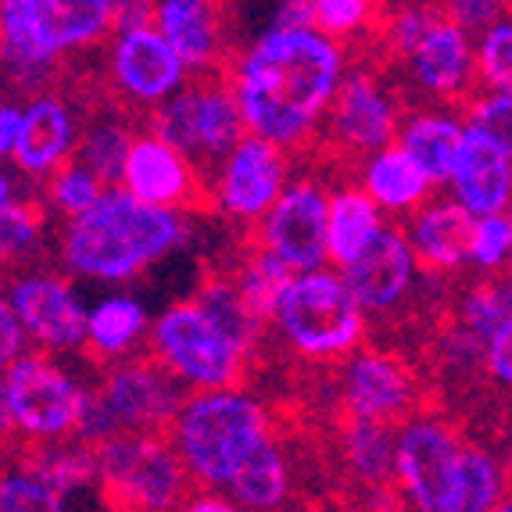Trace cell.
<instances>
[{
	"label": "cell",
	"mask_w": 512,
	"mask_h": 512,
	"mask_svg": "<svg viewBox=\"0 0 512 512\" xmlns=\"http://www.w3.org/2000/svg\"><path fill=\"white\" fill-rule=\"evenodd\" d=\"M437 11L448 22H455L466 36H473L502 22L505 11H509V0H437Z\"/></svg>",
	"instance_id": "f6af8a7d"
},
{
	"label": "cell",
	"mask_w": 512,
	"mask_h": 512,
	"mask_svg": "<svg viewBox=\"0 0 512 512\" xmlns=\"http://www.w3.org/2000/svg\"><path fill=\"white\" fill-rule=\"evenodd\" d=\"M133 129L122 122V115H94L86 122V129H79L76 140V162H83L94 172L104 187H119L122 165H126V151L133 144Z\"/></svg>",
	"instance_id": "d6a6232c"
},
{
	"label": "cell",
	"mask_w": 512,
	"mask_h": 512,
	"mask_svg": "<svg viewBox=\"0 0 512 512\" xmlns=\"http://www.w3.org/2000/svg\"><path fill=\"white\" fill-rule=\"evenodd\" d=\"M312 29L333 43L355 40L376 22V0H308Z\"/></svg>",
	"instance_id": "f35d334b"
},
{
	"label": "cell",
	"mask_w": 512,
	"mask_h": 512,
	"mask_svg": "<svg viewBox=\"0 0 512 512\" xmlns=\"http://www.w3.org/2000/svg\"><path fill=\"white\" fill-rule=\"evenodd\" d=\"M405 219L409 222L402 226V233L423 273H459V269L470 265L466 258H470V233L477 215L466 212L459 201H452V197H427Z\"/></svg>",
	"instance_id": "603a6c76"
},
{
	"label": "cell",
	"mask_w": 512,
	"mask_h": 512,
	"mask_svg": "<svg viewBox=\"0 0 512 512\" xmlns=\"http://www.w3.org/2000/svg\"><path fill=\"white\" fill-rule=\"evenodd\" d=\"M512 255V219L509 212L495 215H477L470 233V258L466 262L480 269L484 276H495L509 269Z\"/></svg>",
	"instance_id": "60d3db41"
},
{
	"label": "cell",
	"mask_w": 512,
	"mask_h": 512,
	"mask_svg": "<svg viewBox=\"0 0 512 512\" xmlns=\"http://www.w3.org/2000/svg\"><path fill=\"white\" fill-rule=\"evenodd\" d=\"M11 197H15V183H11V176H4V172H0V205H4V201H11Z\"/></svg>",
	"instance_id": "816d5d0a"
},
{
	"label": "cell",
	"mask_w": 512,
	"mask_h": 512,
	"mask_svg": "<svg viewBox=\"0 0 512 512\" xmlns=\"http://www.w3.org/2000/svg\"><path fill=\"white\" fill-rule=\"evenodd\" d=\"M341 409L344 416L373 423H402L419 409V387L412 369L391 351H351L341 359Z\"/></svg>",
	"instance_id": "ac0fdd59"
},
{
	"label": "cell",
	"mask_w": 512,
	"mask_h": 512,
	"mask_svg": "<svg viewBox=\"0 0 512 512\" xmlns=\"http://www.w3.org/2000/svg\"><path fill=\"white\" fill-rule=\"evenodd\" d=\"M194 301L205 308L208 316L215 319V326H219L230 341H237L240 348L248 351V355L258 348V341H262V333H265V323H258V319L248 312V305L240 301L230 273H212V276H208V280L197 287Z\"/></svg>",
	"instance_id": "e575fe53"
},
{
	"label": "cell",
	"mask_w": 512,
	"mask_h": 512,
	"mask_svg": "<svg viewBox=\"0 0 512 512\" xmlns=\"http://www.w3.org/2000/svg\"><path fill=\"white\" fill-rule=\"evenodd\" d=\"M151 26L162 33L187 72L205 76L219 69L226 51V29L215 0H151Z\"/></svg>",
	"instance_id": "cb8c5ba5"
},
{
	"label": "cell",
	"mask_w": 512,
	"mask_h": 512,
	"mask_svg": "<svg viewBox=\"0 0 512 512\" xmlns=\"http://www.w3.org/2000/svg\"><path fill=\"white\" fill-rule=\"evenodd\" d=\"M480 373L487 380H495L498 387H509L512 380V330L498 333L484 344V355H480Z\"/></svg>",
	"instance_id": "bcb514c9"
},
{
	"label": "cell",
	"mask_w": 512,
	"mask_h": 512,
	"mask_svg": "<svg viewBox=\"0 0 512 512\" xmlns=\"http://www.w3.org/2000/svg\"><path fill=\"white\" fill-rule=\"evenodd\" d=\"M151 355L190 391L240 387L248 376V351L215 326L194 298L176 301L147 326Z\"/></svg>",
	"instance_id": "52a82bcc"
},
{
	"label": "cell",
	"mask_w": 512,
	"mask_h": 512,
	"mask_svg": "<svg viewBox=\"0 0 512 512\" xmlns=\"http://www.w3.org/2000/svg\"><path fill=\"white\" fill-rule=\"evenodd\" d=\"M344 287L351 298L359 301V308L369 316H394L412 301L419 287V262L412 255L409 240H405L398 222H384L376 237L369 240L359 255L344 262L341 269Z\"/></svg>",
	"instance_id": "4fadbf2b"
},
{
	"label": "cell",
	"mask_w": 512,
	"mask_h": 512,
	"mask_svg": "<svg viewBox=\"0 0 512 512\" xmlns=\"http://www.w3.org/2000/svg\"><path fill=\"white\" fill-rule=\"evenodd\" d=\"M108 76L115 94L129 108L151 111L165 97L176 94L190 79V72L176 58V51L162 40V33L151 22H144V26H129L115 33L108 54Z\"/></svg>",
	"instance_id": "9a60e30c"
},
{
	"label": "cell",
	"mask_w": 512,
	"mask_h": 512,
	"mask_svg": "<svg viewBox=\"0 0 512 512\" xmlns=\"http://www.w3.org/2000/svg\"><path fill=\"white\" fill-rule=\"evenodd\" d=\"M8 305L15 308L18 323L29 341L43 348V355H65L83 348L86 305L72 291L65 276L54 273H18L8 283Z\"/></svg>",
	"instance_id": "e0dca14e"
},
{
	"label": "cell",
	"mask_w": 512,
	"mask_h": 512,
	"mask_svg": "<svg viewBox=\"0 0 512 512\" xmlns=\"http://www.w3.org/2000/svg\"><path fill=\"white\" fill-rule=\"evenodd\" d=\"M76 140L79 122L69 104L54 94H40L26 108H18L11 162L18 165V172H26L29 180H47L58 165H65L76 154Z\"/></svg>",
	"instance_id": "7402d4cb"
},
{
	"label": "cell",
	"mask_w": 512,
	"mask_h": 512,
	"mask_svg": "<svg viewBox=\"0 0 512 512\" xmlns=\"http://www.w3.org/2000/svg\"><path fill=\"white\" fill-rule=\"evenodd\" d=\"M402 111L391 90L373 72H344L330 108H326V144L351 158H366L380 147L394 144Z\"/></svg>",
	"instance_id": "2e32d148"
},
{
	"label": "cell",
	"mask_w": 512,
	"mask_h": 512,
	"mask_svg": "<svg viewBox=\"0 0 512 512\" xmlns=\"http://www.w3.org/2000/svg\"><path fill=\"white\" fill-rule=\"evenodd\" d=\"M0 512H69V502L26 462L0 470Z\"/></svg>",
	"instance_id": "8d00e7d4"
},
{
	"label": "cell",
	"mask_w": 512,
	"mask_h": 512,
	"mask_svg": "<svg viewBox=\"0 0 512 512\" xmlns=\"http://www.w3.org/2000/svg\"><path fill=\"white\" fill-rule=\"evenodd\" d=\"M43 240L40 201H4L0 205V265H18Z\"/></svg>",
	"instance_id": "74e56055"
},
{
	"label": "cell",
	"mask_w": 512,
	"mask_h": 512,
	"mask_svg": "<svg viewBox=\"0 0 512 512\" xmlns=\"http://www.w3.org/2000/svg\"><path fill=\"white\" fill-rule=\"evenodd\" d=\"M341 459L366 491L384 495L394 484V423L344 416Z\"/></svg>",
	"instance_id": "f546056e"
},
{
	"label": "cell",
	"mask_w": 512,
	"mask_h": 512,
	"mask_svg": "<svg viewBox=\"0 0 512 512\" xmlns=\"http://www.w3.org/2000/svg\"><path fill=\"white\" fill-rule=\"evenodd\" d=\"M505 498V462L480 444H462L459 477L444 512H495Z\"/></svg>",
	"instance_id": "4dcf8cb0"
},
{
	"label": "cell",
	"mask_w": 512,
	"mask_h": 512,
	"mask_svg": "<svg viewBox=\"0 0 512 512\" xmlns=\"http://www.w3.org/2000/svg\"><path fill=\"white\" fill-rule=\"evenodd\" d=\"M462 129L466 122H459L452 108H419L412 115H405L398 122V133H394V144L409 154L412 162L423 169L434 187L448 183V172H452L455 151H459Z\"/></svg>",
	"instance_id": "d4e9b609"
},
{
	"label": "cell",
	"mask_w": 512,
	"mask_h": 512,
	"mask_svg": "<svg viewBox=\"0 0 512 512\" xmlns=\"http://www.w3.org/2000/svg\"><path fill=\"white\" fill-rule=\"evenodd\" d=\"M495 512H512V509H509V498H505V502H498V505H495Z\"/></svg>",
	"instance_id": "f5cc1de1"
},
{
	"label": "cell",
	"mask_w": 512,
	"mask_h": 512,
	"mask_svg": "<svg viewBox=\"0 0 512 512\" xmlns=\"http://www.w3.org/2000/svg\"><path fill=\"white\" fill-rule=\"evenodd\" d=\"M115 33L111 0H0V65L18 86L40 90L65 54Z\"/></svg>",
	"instance_id": "277c9868"
},
{
	"label": "cell",
	"mask_w": 512,
	"mask_h": 512,
	"mask_svg": "<svg viewBox=\"0 0 512 512\" xmlns=\"http://www.w3.org/2000/svg\"><path fill=\"white\" fill-rule=\"evenodd\" d=\"M294 495L291 459L283 452L276 434L251 455L237 470V477L226 484V498L237 502L244 512H280Z\"/></svg>",
	"instance_id": "83f0119b"
},
{
	"label": "cell",
	"mask_w": 512,
	"mask_h": 512,
	"mask_svg": "<svg viewBox=\"0 0 512 512\" xmlns=\"http://www.w3.org/2000/svg\"><path fill=\"white\" fill-rule=\"evenodd\" d=\"M452 201H459L470 215L509 212L512 201V140H502L480 126L462 129L448 183Z\"/></svg>",
	"instance_id": "d6986e66"
},
{
	"label": "cell",
	"mask_w": 512,
	"mask_h": 512,
	"mask_svg": "<svg viewBox=\"0 0 512 512\" xmlns=\"http://www.w3.org/2000/svg\"><path fill=\"white\" fill-rule=\"evenodd\" d=\"M101 190H104V183L97 180L83 162H76V158H69V162L58 165V169L47 176V201H51L54 212H61L65 219L86 212V208L101 197Z\"/></svg>",
	"instance_id": "b9f144b4"
},
{
	"label": "cell",
	"mask_w": 512,
	"mask_h": 512,
	"mask_svg": "<svg viewBox=\"0 0 512 512\" xmlns=\"http://www.w3.org/2000/svg\"><path fill=\"white\" fill-rule=\"evenodd\" d=\"M402 61L409 65L412 86L434 104H462L477 86V79H473V36H466L444 15L430 22L423 40Z\"/></svg>",
	"instance_id": "44dd1931"
},
{
	"label": "cell",
	"mask_w": 512,
	"mask_h": 512,
	"mask_svg": "<svg viewBox=\"0 0 512 512\" xmlns=\"http://www.w3.org/2000/svg\"><path fill=\"white\" fill-rule=\"evenodd\" d=\"M94 398L104 405L111 423L126 430H140V434H165L187 398V387L154 359V355H126V359L108 362L101 384L90 387Z\"/></svg>",
	"instance_id": "8fae6325"
},
{
	"label": "cell",
	"mask_w": 512,
	"mask_h": 512,
	"mask_svg": "<svg viewBox=\"0 0 512 512\" xmlns=\"http://www.w3.org/2000/svg\"><path fill=\"white\" fill-rule=\"evenodd\" d=\"M344 72L341 43L312 26H273L244 47L226 83L251 137L291 154L316 140Z\"/></svg>",
	"instance_id": "6da1fadb"
},
{
	"label": "cell",
	"mask_w": 512,
	"mask_h": 512,
	"mask_svg": "<svg viewBox=\"0 0 512 512\" xmlns=\"http://www.w3.org/2000/svg\"><path fill=\"white\" fill-rule=\"evenodd\" d=\"M437 15H441V11H437L434 4H427V0H412V4L398 8L391 22L384 26L387 47H391L398 58H405V54H409L412 47L423 40V33H427L430 22H434Z\"/></svg>",
	"instance_id": "7bdbcfd3"
},
{
	"label": "cell",
	"mask_w": 512,
	"mask_h": 512,
	"mask_svg": "<svg viewBox=\"0 0 512 512\" xmlns=\"http://www.w3.org/2000/svg\"><path fill=\"white\" fill-rule=\"evenodd\" d=\"M151 133L187 158L205 180L208 165H219V158L237 144L248 129L240 119L237 97H233L226 76L183 83L172 97H165L158 108H151Z\"/></svg>",
	"instance_id": "ba28073f"
},
{
	"label": "cell",
	"mask_w": 512,
	"mask_h": 512,
	"mask_svg": "<svg viewBox=\"0 0 512 512\" xmlns=\"http://www.w3.org/2000/svg\"><path fill=\"white\" fill-rule=\"evenodd\" d=\"M466 122L512 140V90H484V94L466 97Z\"/></svg>",
	"instance_id": "ee69618b"
},
{
	"label": "cell",
	"mask_w": 512,
	"mask_h": 512,
	"mask_svg": "<svg viewBox=\"0 0 512 512\" xmlns=\"http://www.w3.org/2000/svg\"><path fill=\"white\" fill-rule=\"evenodd\" d=\"M190 240L187 212L144 205L122 187H104L86 212L65 219L61 262L72 276L126 283Z\"/></svg>",
	"instance_id": "7a4b0ae2"
},
{
	"label": "cell",
	"mask_w": 512,
	"mask_h": 512,
	"mask_svg": "<svg viewBox=\"0 0 512 512\" xmlns=\"http://www.w3.org/2000/svg\"><path fill=\"white\" fill-rule=\"evenodd\" d=\"M97 487L111 512H180L190 477L165 434L126 430L94 444Z\"/></svg>",
	"instance_id": "8992f818"
},
{
	"label": "cell",
	"mask_w": 512,
	"mask_h": 512,
	"mask_svg": "<svg viewBox=\"0 0 512 512\" xmlns=\"http://www.w3.org/2000/svg\"><path fill=\"white\" fill-rule=\"evenodd\" d=\"M384 222V212L362 187H341L326 194V262L341 269L366 248Z\"/></svg>",
	"instance_id": "f1b7e54d"
},
{
	"label": "cell",
	"mask_w": 512,
	"mask_h": 512,
	"mask_svg": "<svg viewBox=\"0 0 512 512\" xmlns=\"http://www.w3.org/2000/svg\"><path fill=\"white\" fill-rule=\"evenodd\" d=\"M119 187L137 197V201H144V205L176 208V212L205 205L208 194L205 180L197 176L194 165L176 147L154 137V133L133 137V144L126 151V165H122Z\"/></svg>",
	"instance_id": "ffe728a7"
},
{
	"label": "cell",
	"mask_w": 512,
	"mask_h": 512,
	"mask_svg": "<svg viewBox=\"0 0 512 512\" xmlns=\"http://www.w3.org/2000/svg\"><path fill=\"white\" fill-rule=\"evenodd\" d=\"M362 190L373 197L380 212L398 219L412 215L427 197H434V183L398 144H387L362 158Z\"/></svg>",
	"instance_id": "484cf974"
},
{
	"label": "cell",
	"mask_w": 512,
	"mask_h": 512,
	"mask_svg": "<svg viewBox=\"0 0 512 512\" xmlns=\"http://www.w3.org/2000/svg\"><path fill=\"white\" fill-rule=\"evenodd\" d=\"M291 180L287 151L262 137H244L222 154L212 172V201L237 222H258Z\"/></svg>",
	"instance_id": "7c38bea8"
},
{
	"label": "cell",
	"mask_w": 512,
	"mask_h": 512,
	"mask_svg": "<svg viewBox=\"0 0 512 512\" xmlns=\"http://www.w3.org/2000/svg\"><path fill=\"white\" fill-rule=\"evenodd\" d=\"M33 473H40L54 491L69 498L76 491L97 484V455L90 444L76 441V437H61V441L33 444V452L22 459Z\"/></svg>",
	"instance_id": "1f68e13d"
},
{
	"label": "cell",
	"mask_w": 512,
	"mask_h": 512,
	"mask_svg": "<svg viewBox=\"0 0 512 512\" xmlns=\"http://www.w3.org/2000/svg\"><path fill=\"white\" fill-rule=\"evenodd\" d=\"M4 402H8L11 434L29 444H47L72 437L86 387L76 384L69 369H61L51 355H18L4 373Z\"/></svg>",
	"instance_id": "30bf717a"
},
{
	"label": "cell",
	"mask_w": 512,
	"mask_h": 512,
	"mask_svg": "<svg viewBox=\"0 0 512 512\" xmlns=\"http://www.w3.org/2000/svg\"><path fill=\"white\" fill-rule=\"evenodd\" d=\"M180 512H244L237 502H230L226 495H215V491H205V495H194L183 502Z\"/></svg>",
	"instance_id": "c3c4849f"
},
{
	"label": "cell",
	"mask_w": 512,
	"mask_h": 512,
	"mask_svg": "<svg viewBox=\"0 0 512 512\" xmlns=\"http://www.w3.org/2000/svg\"><path fill=\"white\" fill-rule=\"evenodd\" d=\"M287 276H291V269H287L280 258L269 255V251L258 248V244H251L248 255L240 258V265L230 273V280H233V287H237L240 301L248 305L251 316H255L258 323H269L273 301L283 283H287Z\"/></svg>",
	"instance_id": "d590c367"
},
{
	"label": "cell",
	"mask_w": 512,
	"mask_h": 512,
	"mask_svg": "<svg viewBox=\"0 0 512 512\" xmlns=\"http://www.w3.org/2000/svg\"><path fill=\"white\" fill-rule=\"evenodd\" d=\"M462 434L434 412H412L394 427V487L412 512H444L455 491Z\"/></svg>",
	"instance_id": "9c48e42d"
},
{
	"label": "cell",
	"mask_w": 512,
	"mask_h": 512,
	"mask_svg": "<svg viewBox=\"0 0 512 512\" xmlns=\"http://www.w3.org/2000/svg\"><path fill=\"white\" fill-rule=\"evenodd\" d=\"M26 344H29V337H26V330H22V323H18L15 308L0 294V373H4L18 355H26Z\"/></svg>",
	"instance_id": "7dc6e473"
},
{
	"label": "cell",
	"mask_w": 512,
	"mask_h": 512,
	"mask_svg": "<svg viewBox=\"0 0 512 512\" xmlns=\"http://www.w3.org/2000/svg\"><path fill=\"white\" fill-rule=\"evenodd\" d=\"M269 323L283 344L305 362H341L362 348L369 330L366 312L351 298L337 269L291 273L273 301Z\"/></svg>",
	"instance_id": "5b68a950"
},
{
	"label": "cell",
	"mask_w": 512,
	"mask_h": 512,
	"mask_svg": "<svg viewBox=\"0 0 512 512\" xmlns=\"http://www.w3.org/2000/svg\"><path fill=\"white\" fill-rule=\"evenodd\" d=\"M147 326H151V316L144 301L133 294H108L94 308H86L83 348L101 362L126 359L147 337Z\"/></svg>",
	"instance_id": "4316f807"
},
{
	"label": "cell",
	"mask_w": 512,
	"mask_h": 512,
	"mask_svg": "<svg viewBox=\"0 0 512 512\" xmlns=\"http://www.w3.org/2000/svg\"><path fill=\"white\" fill-rule=\"evenodd\" d=\"M11 437V419H8V402H4V384H0V441Z\"/></svg>",
	"instance_id": "f907efd6"
},
{
	"label": "cell",
	"mask_w": 512,
	"mask_h": 512,
	"mask_svg": "<svg viewBox=\"0 0 512 512\" xmlns=\"http://www.w3.org/2000/svg\"><path fill=\"white\" fill-rule=\"evenodd\" d=\"M251 244L276 255L291 273L326 265V190L316 180H287L269 212L255 222Z\"/></svg>",
	"instance_id": "5bb4252c"
},
{
	"label": "cell",
	"mask_w": 512,
	"mask_h": 512,
	"mask_svg": "<svg viewBox=\"0 0 512 512\" xmlns=\"http://www.w3.org/2000/svg\"><path fill=\"white\" fill-rule=\"evenodd\" d=\"M455 326H462L466 333H473L480 344H487L498 333L512 330V294L509 280H477L470 283L462 298L455 301Z\"/></svg>",
	"instance_id": "836d02e7"
},
{
	"label": "cell",
	"mask_w": 512,
	"mask_h": 512,
	"mask_svg": "<svg viewBox=\"0 0 512 512\" xmlns=\"http://www.w3.org/2000/svg\"><path fill=\"white\" fill-rule=\"evenodd\" d=\"M15 129H18V104H0V158H11L15 147Z\"/></svg>",
	"instance_id": "681fc988"
},
{
	"label": "cell",
	"mask_w": 512,
	"mask_h": 512,
	"mask_svg": "<svg viewBox=\"0 0 512 512\" xmlns=\"http://www.w3.org/2000/svg\"><path fill=\"white\" fill-rule=\"evenodd\" d=\"M473 79L480 90H512V29L505 18L473 43Z\"/></svg>",
	"instance_id": "ab89813d"
},
{
	"label": "cell",
	"mask_w": 512,
	"mask_h": 512,
	"mask_svg": "<svg viewBox=\"0 0 512 512\" xmlns=\"http://www.w3.org/2000/svg\"><path fill=\"white\" fill-rule=\"evenodd\" d=\"M165 434L190 484L215 491L273 437V416L244 387H215L187 394Z\"/></svg>",
	"instance_id": "3957f363"
}]
</instances>
